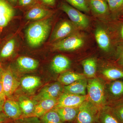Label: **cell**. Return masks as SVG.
<instances>
[{"label": "cell", "instance_id": "cell-1", "mask_svg": "<svg viewBox=\"0 0 123 123\" xmlns=\"http://www.w3.org/2000/svg\"><path fill=\"white\" fill-rule=\"evenodd\" d=\"M50 29V22L48 20H39L31 24L26 31L28 44L33 48L40 46L47 37Z\"/></svg>", "mask_w": 123, "mask_h": 123}, {"label": "cell", "instance_id": "cell-2", "mask_svg": "<svg viewBox=\"0 0 123 123\" xmlns=\"http://www.w3.org/2000/svg\"><path fill=\"white\" fill-rule=\"evenodd\" d=\"M88 99L99 109L107 105L105 86L103 81L98 78L87 80Z\"/></svg>", "mask_w": 123, "mask_h": 123}, {"label": "cell", "instance_id": "cell-3", "mask_svg": "<svg viewBox=\"0 0 123 123\" xmlns=\"http://www.w3.org/2000/svg\"><path fill=\"white\" fill-rule=\"evenodd\" d=\"M100 109L86 99L79 107L75 123H96Z\"/></svg>", "mask_w": 123, "mask_h": 123}, {"label": "cell", "instance_id": "cell-4", "mask_svg": "<svg viewBox=\"0 0 123 123\" xmlns=\"http://www.w3.org/2000/svg\"><path fill=\"white\" fill-rule=\"evenodd\" d=\"M60 8L67 14L73 24L77 26L82 29H86L89 26V18L79 10L65 3L61 4Z\"/></svg>", "mask_w": 123, "mask_h": 123}, {"label": "cell", "instance_id": "cell-5", "mask_svg": "<svg viewBox=\"0 0 123 123\" xmlns=\"http://www.w3.org/2000/svg\"><path fill=\"white\" fill-rule=\"evenodd\" d=\"M84 42V39L81 36L77 35L70 36L56 42L52 45V48L54 50H75L82 47Z\"/></svg>", "mask_w": 123, "mask_h": 123}, {"label": "cell", "instance_id": "cell-6", "mask_svg": "<svg viewBox=\"0 0 123 123\" xmlns=\"http://www.w3.org/2000/svg\"><path fill=\"white\" fill-rule=\"evenodd\" d=\"M64 86L59 82L48 85L43 87L40 92L34 97L36 102L48 99H58L63 93Z\"/></svg>", "mask_w": 123, "mask_h": 123}, {"label": "cell", "instance_id": "cell-7", "mask_svg": "<svg viewBox=\"0 0 123 123\" xmlns=\"http://www.w3.org/2000/svg\"><path fill=\"white\" fill-rule=\"evenodd\" d=\"M87 99L88 96L86 95H78L63 92L57 99V104L54 108L62 107H78L84 101Z\"/></svg>", "mask_w": 123, "mask_h": 123}, {"label": "cell", "instance_id": "cell-8", "mask_svg": "<svg viewBox=\"0 0 123 123\" xmlns=\"http://www.w3.org/2000/svg\"><path fill=\"white\" fill-rule=\"evenodd\" d=\"M1 80L4 92L6 97H9L15 92L20 84L10 69L2 71Z\"/></svg>", "mask_w": 123, "mask_h": 123}, {"label": "cell", "instance_id": "cell-9", "mask_svg": "<svg viewBox=\"0 0 123 123\" xmlns=\"http://www.w3.org/2000/svg\"><path fill=\"white\" fill-rule=\"evenodd\" d=\"M57 99H46L38 102L35 105L32 114L27 117L40 118L55 106L57 104Z\"/></svg>", "mask_w": 123, "mask_h": 123}, {"label": "cell", "instance_id": "cell-10", "mask_svg": "<svg viewBox=\"0 0 123 123\" xmlns=\"http://www.w3.org/2000/svg\"><path fill=\"white\" fill-rule=\"evenodd\" d=\"M14 14V10L8 2L0 0V30L8 25Z\"/></svg>", "mask_w": 123, "mask_h": 123}, {"label": "cell", "instance_id": "cell-11", "mask_svg": "<svg viewBox=\"0 0 123 123\" xmlns=\"http://www.w3.org/2000/svg\"><path fill=\"white\" fill-rule=\"evenodd\" d=\"M73 24L68 21L61 23L53 33L52 40L55 41L68 37L75 31V26Z\"/></svg>", "mask_w": 123, "mask_h": 123}, {"label": "cell", "instance_id": "cell-12", "mask_svg": "<svg viewBox=\"0 0 123 123\" xmlns=\"http://www.w3.org/2000/svg\"><path fill=\"white\" fill-rule=\"evenodd\" d=\"M87 80L86 78L78 80L70 85L64 86L63 93L78 95H86Z\"/></svg>", "mask_w": 123, "mask_h": 123}, {"label": "cell", "instance_id": "cell-13", "mask_svg": "<svg viewBox=\"0 0 123 123\" xmlns=\"http://www.w3.org/2000/svg\"><path fill=\"white\" fill-rule=\"evenodd\" d=\"M3 110L8 117L14 120L19 119L22 113L18 103L10 99L5 100Z\"/></svg>", "mask_w": 123, "mask_h": 123}, {"label": "cell", "instance_id": "cell-14", "mask_svg": "<svg viewBox=\"0 0 123 123\" xmlns=\"http://www.w3.org/2000/svg\"><path fill=\"white\" fill-rule=\"evenodd\" d=\"M108 93L112 101L123 99V79L111 81L108 86Z\"/></svg>", "mask_w": 123, "mask_h": 123}, {"label": "cell", "instance_id": "cell-15", "mask_svg": "<svg viewBox=\"0 0 123 123\" xmlns=\"http://www.w3.org/2000/svg\"><path fill=\"white\" fill-rule=\"evenodd\" d=\"M71 62L68 57L61 55L56 56L51 64V68L56 73H64L70 68Z\"/></svg>", "mask_w": 123, "mask_h": 123}, {"label": "cell", "instance_id": "cell-16", "mask_svg": "<svg viewBox=\"0 0 123 123\" xmlns=\"http://www.w3.org/2000/svg\"><path fill=\"white\" fill-rule=\"evenodd\" d=\"M95 39L98 45L103 50L108 51L111 48V41L107 33L101 27H98L95 33Z\"/></svg>", "mask_w": 123, "mask_h": 123}, {"label": "cell", "instance_id": "cell-17", "mask_svg": "<svg viewBox=\"0 0 123 123\" xmlns=\"http://www.w3.org/2000/svg\"><path fill=\"white\" fill-rule=\"evenodd\" d=\"M53 109L57 111L64 123L75 121L79 111V107H62Z\"/></svg>", "mask_w": 123, "mask_h": 123}, {"label": "cell", "instance_id": "cell-18", "mask_svg": "<svg viewBox=\"0 0 123 123\" xmlns=\"http://www.w3.org/2000/svg\"><path fill=\"white\" fill-rule=\"evenodd\" d=\"M96 123H122L115 116L109 105L101 108Z\"/></svg>", "mask_w": 123, "mask_h": 123}, {"label": "cell", "instance_id": "cell-19", "mask_svg": "<svg viewBox=\"0 0 123 123\" xmlns=\"http://www.w3.org/2000/svg\"><path fill=\"white\" fill-rule=\"evenodd\" d=\"M41 83V80L39 77L32 76H28L23 78L20 82L22 88L29 92H32L38 87Z\"/></svg>", "mask_w": 123, "mask_h": 123}, {"label": "cell", "instance_id": "cell-20", "mask_svg": "<svg viewBox=\"0 0 123 123\" xmlns=\"http://www.w3.org/2000/svg\"><path fill=\"white\" fill-rule=\"evenodd\" d=\"M102 74L105 78L111 81L123 79V67H108L103 70Z\"/></svg>", "mask_w": 123, "mask_h": 123}, {"label": "cell", "instance_id": "cell-21", "mask_svg": "<svg viewBox=\"0 0 123 123\" xmlns=\"http://www.w3.org/2000/svg\"><path fill=\"white\" fill-rule=\"evenodd\" d=\"M85 75L71 72L62 73L58 78V82L62 85L68 86L78 80L85 78Z\"/></svg>", "mask_w": 123, "mask_h": 123}, {"label": "cell", "instance_id": "cell-22", "mask_svg": "<svg viewBox=\"0 0 123 123\" xmlns=\"http://www.w3.org/2000/svg\"><path fill=\"white\" fill-rule=\"evenodd\" d=\"M17 62L18 66L21 69L26 71L35 70L39 65L37 61L27 56L18 57Z\"/></svg>", "mask_w": 123, "mask_h": 123}, {"label": "cell", "instance_id": "cell-23", "mask_svg": "<svg viewBox=\"0 0 123 123\" xmlns=\"http://www.w3.org/2000/svg\"><path fill=\"white\" fill-rule=\"evenodd\" d=\"M84 75L88 78L95 77L97 69V63L94 58H90L82 62Z\"/></svg>", "mask_w": 123, "mask_h": 123}, {"label": "cell", "instance_id": "cell-24", "mask_svg": "<svg viewBox=\"0 0 123 123\" xmlns=\"http://www.w3.org/2000/svg\"><path fill=\"white\" fill-rule=\"evenodd\" d=\"M49 13L50 12L48 10L41 7H36L27 12L26 17L28 20L39 21L46 17Z\"/></svg>", "mask_w": 123, "mask_h": 123}, {"label": "cell", "instance_id": "cell-25", "mask_svg": "<svg viewBox=\"0 0 123 123\" xmlns=\"http://www.w3.org/2000/svg\"><path fill=\"white\" fill-rule=\"evenodd\" d=\"M89 4L91 8L95 13L103 15L108 11V6L104 0H89Z\"/></svg>", "mask_w": 123, "mask_h": 123}, {"label": "cell", "instance_id": "cell-26", "mask_svg": "<svg viewBox=\"0 0 123 123\" xmlns=\"http://www.w3.org/2000/svg\"><path fill=\"white\" fill-rule=\"evenodd\" d=\"M41 123H64L57 111L52 109L40 117Z\"/></svg>", "mask_w": 123, "mask_h": 123}, {"label": "cell", "instance_id": "cell-27", "mask_svg": "<svg viewBox=\"0 0 123 123\" xmlns=\"http://www.w3.org/2000/svg\"><path fill=\"white\" fill-rule=\"evenodd\" d=\"M18 104L24 115L23 118L27 117L32 114L36 105L33 101L26 98H21Z\"/></svg>", "mask_w": 123, "mask_h": 123}, {"label": "cell", "instance_id": "cell-28", "mask_svg": "<svg viewBox=\"0 0 123 123\" xmlns=\"http://www.w3.org/2000/svg\"><path fill=\"white\" fill-rule=\"evenodd\" d=\"M114 114L122 123H123V99L112 101L109 105Z\"/></svg>", "mask_w": 123, "mask_h": 123}, {"label": "cell", "instance_id": "cell-29", "mask_svg": "<svg viewBox=\"0 0 123 123\" xmlns=\"http://www.w3.org/2000/svg\"><path fill=\"white\" fill-rule=\"evenodd\" d=\"M15 40H10L5 44L0 52V57L6 59L10 57L13 53L15 47Z\"/></svg>", "mask_w": 123, "mask_h": 123}, {"label": "cell", "instance_id": "cell-30", "mask_svg": "<svg viewBox=\"0 0 123 123\" xmlns=\"http://www.w3.org/2000/svg\"><path fill=\"white\" fill-rule=\"evenodd\" d=\"M74 8L80 11L88 13L89 8L86 0H65Z\"/></svg>", "mask_w": 123, "mask_h": 123}, {"label": "cell", "instance_id": "cell-31", "mask_svg": "<svg viewBox=\"0 0 123 123\" xmlns=\"http://www.w3.org/2000/svg\"><path fill=\"white\" fill-rule=\"evenodd\" d=\"M116 61L117 64L123 67V43L117 45L116 52Z\"/></svg>", "mask_w": 123, "mask_h": 123}, {"label": "cell", "instance_id": "cell-32", "mask_svg": "<svg viewBox=\"0 0 123 123\" xmlns=\"http://www.w3.org/2000/svg\"><path fill=\"white\" fill-rule=\"evenodd\" d=\"M109 8L112 11H116L123 7V0H106Z\"/></svg>", "mask_w": 123, "mask_h": 123}, {"label": "cell", "instance_id": "cell-33", "mask_svg": "<svg viewBox=\"0 0 123 123\" xmlns=\"http://www.w3.org/2000/svg\"><path fill=\"white\" fill-rule=\"evenodd\" d=\"M38 118L35 117H26L21 120L19 123H41Z\"/></svg>", "mask_w": 123, "mask_h": 123}, {"label": "cell", "instance_id": "cell-34", "mask_svg": "<svg viewBox=\"0 0 123 123\" xmlns=\"http://www.w3.org/2000/svg\"><path fill=\"white\" fill-rule=\"evenodd\" d=\"M6 96L4 92L2 86V81H1V77L0 78V100L1 101H5Z\"/></svg>", "mask_w": 123, "mask_h": 123}, {"label": "cell", "instance_id": "cell-35", "mask_svg": "<svg viewBox=\"0 0 123 123\" xmlns=\"http://www.w3.org/2000/svg\"><path fill=\"white\" fill-rule=\"evenodd\" d=\"M34 0H18L19 5L21 6H26L30 5Z\"/></svg>", "mask_w": 123, "mask_h": 123}, {"label": "cell", "instance_id": "cell-36", "mask_svg": "<svg viewBox=\"0 0 123 123\" xmlns=\"http://www.w3.org/2000/svg\"><path fill=\"white\" fill-rule=\"evenodd\" d=\"M44 4L50 6H53L55 3V0H42Z\"/></svg>", "mask_w": 123, "mask_h": 123}, {"label": "cell", "instance_id": "cell-37", "mask_svg": "<svg viewBox=\"0 0 123 123\" xmlns=\"http://www.w3.org/2000/svg\"><path fill=\"white\" fill-rule=\"evenodd\" d=\"M8 117L5 115L4 113L0 112V123H3L6 121Z\"/></svg>", "mask_w": 123, "mask_h": 123}, {"label": "cell", "instance_id": "cell-38", "mask_svg": "<svg viewBox=\"0 0 123 123\" xmlns=\"http://www.w3.org/2000/svg\"><path fill=\"white\" fill-rule=\"evenodd\" d=\"M5 101L0 100V113L2 112L3 110V105Z\"/></svg>", "mask_w": 123, "mask_h": 123}, {"label": "cell", "instance_id": "cell-39", "mask_svg": "<svg viewBox=\"0 0 123 123\" xmlns=\"http://www.w3.org/2000/svg\"><path fill=\"white\" fill-rule=\"evenodd\" d=\"M7 0L12 4H15L18 0Z\"/></svg>", "mask_w": 123, "mask_h": 123}, {"label": "cell", "instance_id": "cell-40", "mask_svg": "<svg viewBox=\"0 0 123 123\" xmlns=\"http://www.w3.org/2000/svg\"><path fill=\"white\" fill-rule=\"evenodd\" d=\"M120 35H121V38L123 39V25L121 27V30H120Z\"/></svg>", "mask_w": 123, "mask_h": 123}, {"label": "cell", "instance_id": "cell-41", "mask_svg": "<svg viewBox=\"0 0 123 123\" xmlns=\"http://www.w3.org/2000/svg\"><path fill=\"white\" fill-rule=\"evenodd\" d=\"M2 71H1L0 69V78L1 77V73H2Z\"/></svg>", "mask_w": 123, "mask_h": 123}]
</instances>
